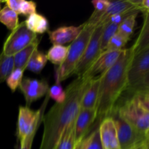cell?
<instances>
[{
	"mask_svg": "<svg viewBox=\"0 0 149 149\" xmlns=\"http://www.w3.org/2000/svg\"><path fill=\"white\" fill-rule=\"evenodd\" d=\"M93 79L87 74L77 77L65 90V100L55 103L44 115V130L39 149H55L65 128L75 121L83 95Z\"/></svg>",
	"mask_w": 149,
	"mask_h": 149,
	"instance_id": "obj_1",
	"label": "cell"
},
{
	"mask_svg": "<svg viewBox=\"0 0 149 149\" xmlns=\"http://www.w3.org/2000/svg\"><path fill=\"white\" fill-rule=\"evenodd\" d=\"M133 52L132 47L124 49L116 62L106 72L100 76V84L97 106V118L101 122L111 116L115 105L121 95L126 91L127 71Z\"/></svg>",
	"mask_w": 149,
	"mask_h": 149,
	"instance_id": "obj_2",
	"label": "cell"
},
{
	"mask_svg": "<svg viewBox=\"0 0 149 149\" xmlns=\"http://www.w3.org/2000/svg\"><path fill=\"white\" fill-rule=\"evenodd\" d=\"M115 110L113 114L126 121L141 133L149 136V90L135 93L131 98Z\"/></svg>",
	"mask_w": 149,
	"mask_h": 149,
	"instance_id": "obj_3",
	"label": "cell"
},
{
	"mask_svg": "<svg viewBox=\"0 0 149 149\" xmlns=\"http://www.w3.org/2000/svg\"><path fill=\"white\" fill-rule=\"evenodd\" d=\"M95 27V26L85 22V26L78 37L68 46V50L66 58L63 63L58 66L55 71L56 83L61 84V81L74 74V69L84 54Z\"/></svg>",
	"mask_w": 149,
	"mask_h": 149,
	"instance_id": "obj_4",
	"label": "cell"
},
{
	"mask_svg": "<svg viewBox=\"0 0 149 149\" xmlns=\"http://www.w3.org/2000/svg\"><path fill=\"white\" fill-rule=\"evenodd\" d=\"M126 90L133 93L149 90V48L133 53L127 71Z\"/></svg>",
	"mask_w": 149,
	"mask_h": 149,
	"instance_id": "obj_5",
	"label": "cell"
},
{
	"mask_svg": "<svg viewBox=\"0 0 149 149\" xmlns=\"http://www.w3.org/2000/svg\"><path fill=\"white\" fill-rule=\"evenodd\" d=\"M113 118L117 131L119 149H141L149 143V136L135 130L128 122L115 114Z\"/></svg>",
	"mask_w": 149,
	"mask_h": 149,
	"instance_id": "obj_6",
	"label": "cell"
},
{
	"mask_svg": "<svg viewBox=\"0 0 149 149\" xmlns=\"http://www.w3.org/2000/svg\"><path fill=\"white\" fill-rule=\"evenodd\" d=\"M48 97L49 96L47 94L45 102H44L42 107L37 111L31 110L27 106H19L17 126V137L19 142L23 141L35 127L40 125Z\"/></svg>",
	"mask_w": 149,
	"mask_h": 149,
	"instance_id": "obj_7",
	"label": "cell"
},
{
	"mask_svg": "<svg viewBox=\"0 0 149 149\" xmlns=\"http://www.w3.org/2000/svg\"><path fill=\"white\" fill-rule=\"evenodd\" d=\"M37 39V34L27 29L24 22L19 23L4 42L1 52L7 56H14Z\"/></svg>",
	"mask_w": 149,
	"mask_h": 149,
	"instance_id": "obj_8",
	"label": "cell"
},
{
	"mask_svg": "<svg viewBox=\"0 0 149 149\" xmlns=\"http://www.w3.org/2000/svg\"><path fill=\"white\" fill-rule=\"evenodd\" d=\"M103 29V24H98L95 28L85 51L74 69V74L77 75V77H82L102 53L100 49V37Z\"/></svg>",
	"mask_w": 149,
	"mask_h": 149,
	"instance_id": "obj_9",
	"label": "cell"
},
{
	"mask_svg": "<svg viewBox=\"0 0 149 149\" xmlns=\"http://www.w3.org/2000/svg\"><path fill=\"white\" fill-rule=\"evenodd\" d=\"M20 89L26 100L27 107H30L33 102L46 95L49 91V84L45 80L24 78L21 81Z\"/></svg>",
	"mask_w": 149,
	"mask_h": 149,
	"instance_id": "obj_10",
	"label": "cell"
},
{
	"mask_svg": "<svg viewBox=\"0 0 149 149\" xmlns=\"http://www.w3.org/2000/svg\"><path fill=\"white\" fill-rule=\"evenodd\" d=\"M97 118V110L80 109L74 121V138L75 143L86 138L91 125L95 122Z\"/></svg>",
	"mask_w": 149,
	"mask_h": 149,
	"instance_id": "obj_11",
	"label": "cell"
},
{
	"mask_svg": "<svg viewBox=\"0 0 149 149\" xmlns=\"http://www.w3.org/2000/svg\"><path fill=\"white\" fill-rule=\"evenodd\" d=\"M98 131L103 149H119L116 127L112 116L104 118L100 122Z\"/></svg>",
	"mask_w": 149,
	"mask_h": 149,
	"instance_id": "obj_12",
	"label": "cell"
},
{
	"mask_svg": "<svg viewBox=\"0 0 149 149\" xmlns=\"http://www.w3.org/2000/svg\"><path fill=\"white\" fill-rule=\"evenodd\" d=\"M122 50L103 52L84 74H87L92 78L101 76L113 66L122 53Z\"/></svg>",
	"mask_w": 149,
	"mask_h": 149,
	"instance_id": "obj_13",
	"label": "cell"
},
{
	"mask_svg": "<svg viewBox=\"0 0 149 149\" xmlns=\"http://www.w3.org/2000/svg\"><path fill=\"white\" fill-rule=\"evenodd\" d=\"M85 26V23L79 26H61L53 31H48L49 40L52 45H63L75 40Z\"/></svg>",
	"mask_w": 149,
	"mask_h": 149,
	"instance_id": "obj_14",
	"label": "cell"
},
{
	"mask_svg": "<svg viewBox=\"0 0 149 149\" xmlns=\"http://www.w3.org/2000/svg\"><path fill=\"white\" fill-rule=\"evenodd\" d=\"M100 76L93 78L81 98L80 109H96L98 100Z\"/></svg>",
	"mask_w": 149,
	"mask_h": 149,
	"instance_id": "obj_15",
	"label": "cell"
},
{
	"mask_svg": "<svg viewBox=\"0 0 149 149\" xmlns=\"http://www.w3.org/2000/svg\"><path fill=\"white\" fill-rule=\"evenodd\" d=\"M39 44V39H37L33 41L31 45L26 47L23 49L20 50L17 54L13 56L15 68H20V69L26 70L27 67L28 63L30 60L31 57L33 52L38 49V46Z\"/></svg>",
	"mask_w": 149,
	"mask_h": 149,
	"instance_id": "obj_16",
	"label": "cell"
},
{
	"mask_svg": "<svg viewBox=\"0 0 149 149\" xmlns=\"http://www.w3.org/2000/svg\"><path fill=\"white\" fill-rule=\"evenodd\" d=\"M24 23L27 29L36 34H42L49 31V22L47 19L42 15L36 13L28 16Z\"/></svg>",
	"mask_w": 149,
	"mask_h": 149,
	"instance_id": "obj_17",
	"label": "cell"
},
{
	"mask_svg": "<svg viewBox=\"0 0 149 149\" xmlns=\"http://www.w3.org/2000/svg\"><path fill=\"white\" fill-rule=\"evenodd\" d=\"M134 9L138 10L132 1H109V7L106 11L105 12L104 15L102 16L100 23H103L106 19H108L111 16L134 10Z\"/></svg>",
	"mask_w": 149,
	"mask_h": 149,
	"instance_id": "obj_18",
	"label": "cell"
},
{
	"mask_svg": "<svg viewBox=\"0 0 149 149\" xmlns=\"http://www.w3.org/2000/svg\"><path fill=\"white\" fill-rule=\"evenodd\" d=\"M146 48H149V13H144L143 25L138 39L132 45V52L137 53Z\"/></svg>",
	"mask_w": 149,
	"mask_h": 149,
	"instance_id": "obj_19",
	"label": "cell"
},
{
	"mask_svg": "<svg viewBox=\"0 0 149 149\" xmlns=\"http://www.w3.org/2000/svg\"><path fill=\"white\" fill-rule=\"evenodd\" d=\"M68 47L64 45H55L49 48L46 56L47 61H49L54 65L60 66L63 63L68 54Z\"/></svg>",
	"mask_w": 149,
	"mask_h": 149,
	"instance_id": "obj_20",
	"label": "cell"
},
{
	"mask_svg": "<svg viewBox=\"0 0 149 149\" xmlns=\"http://www.w3.org/2000/svg\"><path fill=\"white\" fill-rule=\"evenodd\" d=\"M47 62V58L45 54L36 49L31 57L28 63L26 69L35 74H40Z\"/></svg>",
	"mask_w": 149,
	"mask_h": 149,
	"instance_id": "obj_21",
	"label": "cell"
},
{
	"mask_svg": "<svg viewBox=\"0 0 149 149\" xmlns=\"http://www.w3.org/2000/svg\"><path fill=\"white\" fill-rule=\"evenodd\" d=\"M92 4L94 6L95 10L90 18L87 20L89 24L97 26L100 23L102 16L104 15L109 4V1L107 0H95L92 1Z\"/></svg>",
	"mask_w": 149,
	"mask_h": 149,
	"instance_id": "obj_22",
	"label": "cell"
},
{
	"mask_svg": "<svg viewBox=\"0 0 149 149\" xmlns=\"http://www.w3.org/2000/svg\"><path fill=\"white\" fill-rule=\"evenodd\" d=\"M75 146L74 138V121L64 130L55 149H74Z\"/></svg>",
	"mask_w": 149,
	"mask_h": 149,
	"instance_id": "obj_23",
	"label": "cell"
},
{
	"mask_svg": "<svg viewBox=\"0 0 149 149\" xmlns=\"http://www.w3.org/2000/svg\"><path fill=\"white\" fill-rule=\"evenodd\" d=\"M0 23L4 25L9 30L13 31L19 24L18 15L5 6L0 11Z\"/></svg>",
	"mask_w": 149,
	"mask_h": 149,
	"instance_id": "obj_24",
	"label": "cell"
},
{
	"mask_svg": "<svg viewBox=\"0 0 149 149\" xmlns=\"http://www.w3.org/2000/svg\"><path fill=\"white\" fill-rule=\"evenodd\" d=\"M14 68L13 56H7L1 52L0 53V83L6 81Z\"/></svg>",
	"mask_w": 149,
	"mask_h": 149,
	"instance_id": "obj_25",
	"label": "cell"
},
{
	"mask_svg": "<svg viewBox=\"0 0 149 149\" xmlns=\"http://www.w3.org/2000/svg\"><path fill=\"white\" fill-rule=\"evenodd\" d=\"M103 25V31L100 37V49L101 52L106 51L109 41L117 33L119 25L115 23H106Z\"/></svg>",
	"mask_w": 149,
	"mask_h": 149,
	"instance_id": "obj_26",
	"label": "cell"
},
{
	"mask_svg": "<svg viewBox=\"0 0 149 149\" xmlns=\"http://www.w3.org/2000/svg\"><path fill=\"white\" fill-rule=\"evenodd\" d=\"M138 13H135L132 15L127 17L125 20H124L119 25L118 28V33L122 34L125 37L127 38L130 39V36L133 32L134 27L135 25V20H136V17Z\"/></svg>",
	"mask_w": 149,
	"mask_h": 149,
	"instance_id": "obj_27",
	"label": "cell"
},
{
	"mask_svg": "<svg viewBox=\"0 0 149 149\" xmlns=\"http://www.w3.org/2000/svg\"><path fill=\"white\" fill-rule=\"evenodd\" d=\"M23 73H24V70L20 69V68H14V70L12 71L10 76L6 79L5 81L7 86L13 93H15L17 89L20 87L23 79Z\"/></svg>",
	"mask_w": 149,
	"mask_h": 149,
	"instance_id": "obj_28",
	"label": "cell"
},
{
	"mask_svg": "<svg viewBox=\"0 0 149 149\" xmlns=\"http://www.w3.org/2000/svg\"><path fill=\"white\" fill-rule=\"evenodd\" d=\"M130 39L125 37L119 33H116L109 41L106 51H120L124 49V47ZM105 52V51H104Z\"/></svg>",
	"mask_w": 149,
	"mask_h": 149,
	"instance_id": "obj_29",
	"label": "cell"
},
{
	"mask_svg": "<svg viewBox=\"0 0 149 149\" xmlns=\"http://www.w3.org/2000/svg\"><path fill=\"white\" fill-rule=\"evenodd\" d=\"M48 96L55 100L56 103H62L65 99V92L59 83H55V84L49 88Z\"/></svg>",
	"mask_w": 149,
	"mask_h": 149,
	"instance_id": "obj_30",
	"label": "cell"
},
{
	"mask_svg": "<svg viewBox=\"0 0 149 149\" xmlns=\"http://www.w3.org/2000/svg\"><path fill=\"white\" fill-rule=\"evenodd\" d=\"M140 11L137 9H134V10H129V11L124 12L122 13H119V14L111 16L109 18L106 19L103 23H100V24H106V23H115V24L119 25L124 20L128 17L129 16L132 15V14L135 13H139Z\"/></svg>",
	"mask_w": 149,
	"mask_h": 149,
	"instance_id": "obj_31",
	"label": "cell"
},
{
	"mask_svg": "<svg viewBox=\"0 0 149 149\" xmlns=\"http://www.w3.org/2000/svg\"><path fill=\"white\" fill-rule=\"evenodd\" d=\"M86 149H103L100 141L98 129H96L87 137Z\"/></svg>",
	"mask_w": 149,
	"mask_h": 149,
	"instance_id": "obj_32",
	"label": "cell"
},
{
	"mask_svg": "<svg viewBox=\"0 0 149 149\" xmlns=\"http://www.w3.org/2000/svg\"><path fill=\"white\" fill-rule=\"evenodd\" d=\"M36 13V4L33 1L20 0L19 14L25 16H29Z\"/></svg>",
	"mask_w": 149,
	"mask_h": 149,
	"instance_id": "obj_33",
	"label": "cell"
},
{
	"mask_svg": "<svg viewBox=\"0 0 149 149\" xmlns=\"http://www.w3.org/2000/svg\"><path fill=\"white\" fill-rule=\"evenodd\" d=\"M39 126L35 127L26 138H24L23 141L20 142V146H19L17 149H31L32 144H33V139L36 135V132H37L38 129H39Z\"/></svg>",
	"mask_w": 149,
	"mask_h": 149,
	"instance_id": "obj_34",
	"label": "cell"
},
{
	"mask_svg": "<svg viewBox=\"0 0 149 149\" xmlns=\"http://www.w3.org/2000/svg\"><path fill=\"white\" fill-rule=\"evenodd\" d=\"M87 143V137L84 138L81 141L76 143L74 149H86Z\"/></svg>",
	"mask_w": 149,
	"mask_h": 149,
	"instance_id": "obj_35",
	"label": "cell"
},
{
	"mask_svg": "<svg viewBox=\"0 0 149 149\" xmlns=\"http://www.w3.org/2000/svg\"><path fill=\"white\" fill-rule=\"evenodd\" d=\"M148 146H149V143L146 144V145L144 146L143 147V148H141V149H148Z\"/></svg>",
	"mask_w": 149,
	"mask_h": 149,
	"instance_id": "obj_36",
	"label": "cell"
},
{
	"mask_svg": "<svg viewBox=\"0 0 149 149\" xmlns=\"http://www.w3.org/2000/svg\"><path fill=\"white\" fill-rule=\"evenodd\" d=\"M1 2H2V1H0V11H1Z\"/></svg>",
	"mask_w": 149,
	"mask_h": 149,
	"instance_id": "obj_37",
	"label": "cell"
}]
</instances>
